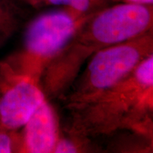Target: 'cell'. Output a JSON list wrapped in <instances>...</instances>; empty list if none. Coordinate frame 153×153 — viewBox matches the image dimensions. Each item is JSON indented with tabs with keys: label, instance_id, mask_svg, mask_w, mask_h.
Masks as SVG:
<instances>
[{
	"label": "cell",
	"instance_id": "6da1fadb",
	"mask_svg": "<svg viewBox=\"0 0 153 153\" xmlns=\"http://www.w3.org/2000/svg\"><path fill=\"white\" fill-rule=\"evenodd\" d=\"M153 30V6L120 2L91 14L45 69L40 86L46 99H62L82 67L105 48Z\"/></svg>",
	"mask_w": 153,
	"mask_h": 153
},
{
	"label": "cell",
	"instance_id": "7a4b0ae2",
	"mask_svg": "<svg viewBox=\"0 0 153 153\" xmlns=\"http://www.w3.org/2000/svg\"><path fill=\"white\" fill-rule=\"evenodd\" d=\"M66 133L81 138L128 131L152 140L153 54L128 76L87 102L67 108Z\"/></svg>",
	"mask_w": 153,
	"mask_h": 153
},
{
	"label": "cell",
	"instance_id": "3957f363",
	"mask_svg": "<svg viewBox=\"0 0 153 153\" xmlns=\"http://www.w3.org/2000/svg\"><path fill=\"white\" fill-rule=\"evenodd\" d=\"M91 14L63 7L38 15L26 26L22 48L5 62L16 75L39 84L45 69Z\"/></svg>",
	"mask_w": 153,
	"mask_h": 153
},
{
	"label": "cell",
	"instance_id": "277c9868",
	"mask_svg": "<svg viewBox=\"0 0 153 153\" xmlns=\"http://www.w3.org/2000/svg\"><path fill=\"white\" fill-rule=\"evenodd\" d=\"M153 54V31L105 48L87 60L62 100L66 108L87 102L128 76Z\"/></svg>",
	"mask_w": 153,
	"mask_h": 153
},
{
	"label": "cell",
	"instance_id": "5b68a950",
	"mask_svg": "<svg viewBox=\"0 0 153 153\" xmlns=\"http://www.w3.org/2000/svg\"><path fill=\"white\" fill-rule=\"evenodd\" d=\"M45 99L38 82L16 75L0 97V128H22Z\"/></svg>",
	"mask_w": 153,
	"mask_h": 153
},
{
	"label": "cell",
	"instance_id": "8992f818",
	"mask_svg": "<svg viewBox=\"0 0 153 153\" xmlns=\"http://www.w3.org/2000/svg\"><path fill=\"white\" fill-rule=\"evenodd\" d=\"M22 150L52 153L60 136L58 120L50 101L45 99L22 128Z\"/></svg>",
	"mask_w": 153,
	"mask_h": 153
},
{
	"label": "cell",
	"instance_id": "52a82bcc",
	"mask_svg": "<svg viewBox=\"0 0 153 153\" xmlns=\"http://www.w3.org/2000/svg\"><path fill=\"white\" fill-rule=\"evenodd\" d=\"M22 22V14L13 0H0V48L16 33Z\"/></svg>",
	"mask_w": 153,
	"mask_h": 153
},
{
	"label": "cell",
	"instance_id": "ba28073f",
	"mask_svg": "<svg viewBox=\"0 0 153 153\" xmlns=\"http://www.w3.org/2000/svg\"><path fill=\"white\" fill-rule=\"evenodd\" d=\"M111 0H44L42 7L60 6L82 15H89L108 6ZM112 1V0H111Z\"/></svg>",
	"mask_w": 153,
	"mask_h": 153
},
{
	"label": "cell",
	"instance_id": "9c48e42d",
	"mask_svg": "<svg viewBox=\"0 0 153 153\" xmlns=\"http://www.w3.org/2000/svg\"><path fill=\"white\" fill-rule=\"evenodd\" d=\"M91 140L81 138L70 133L59 136L53 153H76L87 152Z\"/></svg>",
	"mask_w": 153,
	"mask_h": 153
},
{
	"label": "cell",
	"instance_id": "30bf717a",
	"mask_svg": "<svg viewBox=\"0 0 153 153\" xmlns=\"http://www.w3.org/2000/svg\"><path fill=\"white\" fill-rule=\"evenodd\" d=\"M22 133L0 128V153L22 152Z\"/></svg>",
	"mask_w": 153,
	"mask_h": 153
},
{
	"label": "cell",
	"instance_id": "8fae6325",
	"mask_svg": "<svg viewBox=\"0 0 153 153\" xmlns=\"http://www.w3.org/2000/svg\"><path fill=\"white\" fill-rule=\"evenodd\" d=\"M16 76V75L15 74H11L4 76L2 78H0V97H1L6 87L11 83V82L14 79Z\"/></svg>",
	"mask_w": 153,
	"mask_h": 153
},
{
	"label": "cell",
	"instance_id": "7c38bea8",
	"mask_svg": "<svg viewBox=\"0 0 153 153\" xmlns=\"http://www.w3.org/2000/svg\"><path fill=\"white\" fill-rule=\"evenodd\" d=\"M15 2H19L30 6L33 8H39L42 7L44 0H13Z\"/></svg>",
	"mask_w": 153,
	"mask_h": 153
},
{
	"label": "cell",
	"instance_id": "4fadbf2b",
	"mask_svg": "<svg viewBox=\"0 0 153 153\" xmlns=\"http://www.w3.org/2000/svg\"><path fill=\"white\" fill-rule=\"evenodd\" d=\"M13 73L12 70L5 61H0V78Z\"/></svg>",
	"mask_w": 153,
	"mask_h": 153
},
{
	"label": "cell",
	"instance_id": "5bb4252c",
	"mask_svg": "<svg viewBox=\"0 0 153 153\" xmlns=\"http://www.w3.org/2000/svg\"><path fill=\"white\" fill-rule=\"evenodd\" d=\"M112 1H118L120 2L135 4L153 5V0H112Z\"/></svg>",
	"mask_w": 153,
	"mask_h": 153
}]
</instances>
